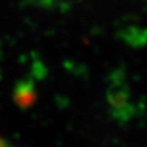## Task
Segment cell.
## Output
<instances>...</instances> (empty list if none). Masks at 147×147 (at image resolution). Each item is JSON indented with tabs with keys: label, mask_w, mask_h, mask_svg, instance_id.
Masks as SVG:
<instances>
[{
	"label": "cell",
	"mask_w": 147,
	"mask_h": 147,
	"mask_svg": "<svg viewBox=\"0 0 147 147\" xmlns=\"http://www.w3.org/2000/svg\"><path fill=\"white\" fill-rule=\"evenodd\" d=\"M0 144H1V142H0Z\"/></svg>",
	"instance_id": "6da1fadb"
}]
</instances>
